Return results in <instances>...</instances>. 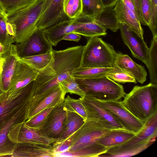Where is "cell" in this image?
I'll return each instance as SVG.
<instances>
[{"instance_id": "obj_1", "label": "cell", "mask_w": 157, "mask_h": 157, "mask_svg": "<svg viewBox=\"0 0 157 157\" xmlns=\"http://www.w3.org/2000/svg\"><path fill=\"white\" fill-rule=\"evenodd\" d=\"M84 47L80 45L60 50L52 49L55 75L53 76H38L35 80L34 96L42 94L72 76L74 69L81 66Z\"/></svg>"}, {"instance_id": "obj_2", "label": "cell", "mask_w": 157, "mask_h": 157, "mask_svg": "<svg viewBox=\"0 0 157 157\" xmlns=\"http://www.w3.org/2000/svg\"><path fill=\"white\" fill-rule=\"evenodd\" d=\"M124 98L122 102L124 106L142 122L157 113V85L150 83L142 86H136Z\"/></svg>"}, {"instance_id": "obj_3", "label": "cell", "mask_w": 157, "mask_h": 157, "mask_svg": "<svg viewBox=\"0 0 157 157\" xmlns=\"http://www.w3.org/2000/svg\"><path fill=\"white\" fill-rule=\"evenodd\" d=\"M117 54L113 46L101 38H89L84 46L80 66L87 68L113 67Z\"/></svg>"}, {"instance_id": "obj_4", "label": "cell", "mask_w": 157, "mask_h": 157, "mask_svg": "<svg viewBox=\"0 0 157 157\" xmlns=\"http://www.w3.org/2000/svg\"><path fill=\"white\" fill-rule=\"evenodd\" d=\"M45 0H37L6 17L7 22L16 32L17 43L25 40L37 29L36 23L41 13Z\"/></svg>"}, {"instance_id": "obj_5", "label": "cell", "mask_w": 157, "mask_h": 157, "mask_svg": "<svg viewBox=\"0 0 157 157\" xmlns=\"http://www.w3.org/2000/svg\"><path fill=\"white\" fill-rule=\"evenodd\" d=\"M75 78L85 95L102 101H119L126 93L122 85L106 75L89 78Z\"/></svg>"}, {"instance_id": "obj_6", "label": "cell", "mask_w": 157, "mask_h": 157, "mask_svg": "<svg viewBox=\"0 0 157 157\" xmlns=\"http://www.w3.org/2000/svg\"><path fill=\"white\" fill-rule=\"evenodd\" d=\"M116 129L105 121L86 119L73 133L71 145L68 151H76L96 143L100 138Z\"/></svg>"}, {"instance_id": "obj_7", "label": "cell", "mask_w": 157, "mask_h": 157, "mask_svg": "<svg viewBox=\"0 0 157 157\" xmlns=\"http://www.w3.org/2000/svg\"><path fill=\"white\" fill-rule=\"evenodd\" d=\"M35 81L27 85L19 93L0 94V126L23 107L29 104L34 96Z\"/></svg>"}, {"instance_id": "obj_8", "label": "cell", "mask_w": 157, "mask_h": 157, "mask_svg": "<svg viewBox=\"0 0 157 157\" xmlns=\"http://www.w3.org/2000/svg\"><path fill=\"white\" fill-rule=\"evenodd\" d=\"M96 100L98 103L109 112L124 129L137 133L144 126L145 122L134 117L125 108L122 101Z\"/></svg>"}, {"instance_id": "obj_9", "label": "cell", "mask_w": 157, "mask_h": 157, "mask_svg": "<svg viewBox=\"0 0 157 157\" xmlns=\"http://www.w3.org/2000/svg\"><path fill=\"white\" fill-rule=\"evenodd\" d=\"M66 94L59 83L42 94L33 96L29 105L26 121L46 109L61 104L64 101Z\"/></svg>"}, {"instance_id": "obj_10", "label": "cell", "mask_w": 157, "mask_h": 157, "mask_svg": "<svg viewBox=\"0 0 157 157\" xmlns=\"http://www.w3.org/2000/svg\"><path fill=\"white\" fill-rule=\"evenodd\" d=\"M8 137L12 142L46 145H51L58 140L49 138L41 133L38 129L27 126L24 122L13 125L9 132Z\"/></svg>"}, {"instance_id": "obj_11", "label": "cell", "mask_w": 157, "mask_h": 157, "mask_svg": "<svg viewBox=\"0 0 157 157\" xmlns=\"http://www.w3.org/2000/svg\"><path fill=\"white\" fill-rule=\"evenodd\" d=\"M16 45L21 58L45 54L53 48L43 30L37 28L27 39Z\"/></svg>"}, {"instance_id": "obj_12", "label": "cell", "mask_w": 157, "mask_h": 157, "mask_svg": "<svg viewBox=\"0 0 157 157\" xmlns=\"http://www.w3.org/2000/svg\"><path fill=\"white\" fill-rule=\"evenodd\" d=\"M67 109L63 103L54 107L38 129L47 137L58 140L60 137Z\"/></svg>"}, {"instance_id": "obj_13", "label": "cell", "mask_w": 157, "mask_h": 157, "mask_svg": "<svg viewBox=\"0 0 157 157\" xmlns=\"http://www.w3.org/2000/svg\"><path fill=\"white\" fill-rule=\"evenodd\" d=\"M29 104L21 108L0 126V156H9L17 146L18 143L12 141L8 134L13 125L26 121Z\"/></svg>"}, {"instance_id": "obj_14", "label": "cell", "mask_w": 157, "mask_h": 157, "mask_svg": "<svg viewBox=\"0 0 157 157\" xmlns=\"http://www.w3.org/2000/svg\"><path fill=\"white\" fill-rule=\"evenodd\" d=\"M64 0H45L36 23L37 29L44 30L59 22L69 20L63 9Z\"/></svg>"}, {"instance_id": "obj_15", "label": "cell", "mask_w": 157, "mask_h": 157, "mask_svg": "<svg viewBox=\"0 0 157 157\" xmlns=\"http://www.w3.org/2000/svg\"><path fill=\"white\" fill-rule=\"evenodd\" d=\"M119 29L124 42L129 49L132 56L142 61L147 67L149 48L143 38L129 30L125 24L120 23Z\"/></svg>"}, {"instance_id": "obj_16", "label": "cell", "mask_w": 157, "mask_h": 157, "mask_svg": "<svg viewBox=\"0 0 157 157\" xmlns=\"http://www.w3.org/2000/svg\"><path fill=\"white\" fill-rule=\"evenodd\" d=\"M39 74L20 58L17 62L6 92L10 95L19 93L25 86L35 80Z\"/></svg>"}, {"instance_id": "obj_17", "label": "cell", "mask_w": 157, "mask_h": 157, "mask_svg": "<svg viewBox=\"0 0 157 157\" xmlns=\"http://www.w3.org/2000/svg\"><path fill=\"white\" fill-rule=\"evenodd\" d=\"M80 98L86 111V119L102 120L108 122L117 129H124L122 125L98 103L95 98L87 95Z\"/></svg>"}, {"instance_id": "obj_18", "label": "cell", "mask_w": 157, "mask_h": 157, "mask_svg": "<svg viewBox=\"0 0 157 157\" xmlns=\"http://www.w3.org/2000/svg\"><path fill=\"white\" fill-rule=\"evenodd\" d=\"M52 49L45 54L20 58L33 70L38 72L39 74V76H53L55 75V73L53 69L54 58Z\"/></svg>"}, {"instance_id": "obj_19", "label": "cell", "mask_w": 157, "mask_h": 157, "mask_svg": "<svg viewBox=\"0 0 157 157\" xmlns=\"http://www.w3.org/2000/svg\"><path fill=\"white\" fill-rule=\"evenodd\" d=\"M119 23L127 25L128 29L143 38L144 30L139 18L126 6L122 0H118L114 8Z\"/></svg>"}, {"instance_id": "obj_20", "label": "cell", "mask_w": 157, "mask_h": 157, "mask_svg": "<svg viewBox=\"0 0 157 157\" xmlns=\"http://www.w3.org/2000/svg\"><path fill=\"white\" fill-rule=\"evenodd\" d=\"M80 25L77 17L62 21L43 30L50 43L56 46L67 34L73 32Z\"/></svg>"}, {"instance_id": "obj_21", "label": "cell", "mask_w": 157, "mask_h": 157, "mask_svg": "<svg viewBox=\"0 0 157 157\" xmlns=\"http://www.w3.org/2000/svg\"><path fill=\"white\" fill-rule=\"evenodd\" d=\"M10 157H54L53 148L51 145L18 143Z\"/></svg>"}, {"instance_id": "obj_22", "label": "cell", "mask_w": 157, "mask_h": 157, "mask_svg": "<svg viewBox=\"0 0 157 157\" xmlns=\"http://www.w3.org/2000/svg\"><path fill=\"white\" fill-rule=\"evenodd\" d=\"M4 59L2 77L5 90L6 91L13 74L18 60V56L16 45L13 44L6 46L5 51L2 55Z\"/></svg>"}, {"instance_id": "obj_23", "label": "cell", "mask_w": 157, "mask_h": 157, "mask_svg": "<svg viewBox=\"0 0 157 157\" xmlns=\"http://www.w3.org/2000/svg\"><path fill=\"white\" fill-rule=\"evenodd\" d=\"M115 64L138 82L143 84L146 81L147 72L144 67L135 63L128 55L117 52Z\"/></svg>"}, {"instance_id": "obj_24", "label": "cell", "mask_w": 157, "mask_h": 157, "mask_svg": "<svg viewBox=\"0 0 157 157\" xmlns=\"http://www.w3.org/2000/svg\"><path fill=\"white\" fill-rule=\"evenodd\" d=\"M157 136V113L145 122L141 129L133 137L120 145H132L150 141H155Z\"/></svg>"}, {"instance_id": "obj_25", "label": "cell", "mask_w": 157, "mask_h": 157, "mask_svg": "<svg viewBox=\"0 0 157 157\" xmlns=\"http://www.w3.org/2000/svg\"><path fill=\"white\" fill-rule=\"evenodd\" d=\"M155 141H150L132 145H121L110 148L98 157H127L136 155L144 150Z\"/></svg>"}, {"instance_id": "obj_26", "label": "cell", "mask_w": 157, "mask_h": 157, "mask_svg": "<svg viewBox=\"0 0 157 157\" xmlns=\"http://www.w3.org/2000/svg\"><path fill=\"white\" fill-rule=\"evenodd\" d=\"M78 17L80 25L73 32L89 38L106 35V30L96 23L93 18L82 14Z\"/></svg>"}, {"instance_id": "obj_27", "label": "cell", "mask_w": 157, "mask_h": 157, "mask_svg": "<svg viewBox=\"0 0 157 157\" xmlns=\"http://www.w3.org/2000/svg\"><path fill=\"white\" fill-rule=\"evenodd\" d=\"M84 120L79 115L67 110L60 137L53 143V146L59 144L75 132L84 123Z\"/></svg>"}, {"instance_id": "obj_28", "label": "cell", "mask_w": 157, "mask_h": 157, "mask_svg": "<svg viewBox=\"0 0 157 157\" xmlns=\"http://www.w3.org/2000/svg\"><path fill=\"white\" fill-rule=\"evenodd\" d=\"M136 133L123 129L113 130L100 138L97 142L107 150L120 145L130 139Z\"/></svg>"}, {"instance_id": "obj_29", "label": "cell", "mask_w": 157, "mask_h": 157, "mask_svg": "<svg viewBox=\"0 0 157 157\" xmlns=\"http://www.w3.org/2000/svg\"><path fill=\"white\" fill-rule=\"evenodd\" d=\"M94 21L106 30L116 32L119 24L113 7H104L102 11L93 18Z\"/></svg>"}, {"instance_id": "obj_30", "label": "cell", "mask_w": 157, "mask_h": 157, "mask_svg": "<svg viewBox=\"0 0 157 157\" xmlns=\"http://www.w3.org/2000/svg\"><path fill=\"white\" fill-rule=\"evenodd\" d=\"M107 150L105 147L97 143L79 150L68 151L57 154L56 157H98L105 153Z\"/></svg>"}, {"instance_id": "obj_31", "label": "cell", "mask_w": 157, "mask_h": 157, "mask_svg": "<svg viewBox=\"0 0 157 157\" xmlns=\"http://www.w3.org/2000/svg\"><path fill=\"white\" fill-rule=\"evenodd\" d=\"M37 0H0V11L6 17Z\"/></svg>"}, {"instance_id": "obj_32", "label": "cell", "mask_w": 157, "mask_h": 157, "mask_svg": "<svg viewBox=\"0 0 157 157\" xmlns=\"http://www.w3.org/2000/svg\"><path fill=\"white\" fill-rule=\"evenodd\" d=\"M150 83L157 85V37L153 38L149 48L148 64Z\"/></svg>"}, {"instance_id": "obj_33", "label": "cell", "mask_w": 157, "mask_h": 157, "mask_svg": "<svg viewBox=\"0 0 157 157\" xmlns=\"http://www.w3.org/2000/svg\"><path fill=\"white\" fill-rule=\"evenodd\" d=\"M113 67L94 68L83 67L80 66L74 69L72 76L75 78H97L106 75Z\"/></svg>"}, {"instance_id": "obj_34", "label": "cell", "mask_w": 157, "mask_h": 157, "mask_svg": "<svg viewBox=\"0 0 157 157\" xmlns=\"http://www.w3.org/2000/svg\"><path fill=\"white\" fill-rule=\"evenodd\" d=\"M0 41L7 46L16 42V33L7 23L6 17L0 11Z\"/></svg>"}, {"instance_id": "obj_35", "label": "cell", "mask_w": 157, "mask_h": 157, "mask_svg": "<svg viewBox=\"0 0 157 157\" xmlns=\"http://www.w3.org/2000/svg\"><path fill=\"white\" fill-rule=\"evenodd\" d=\"M82 0H64L63 11L69 19H75L81 15L82 11Z\"/></svg>"}, {"instance_id": "obj_36", "label": "cell", "mask_w": 157, "mask_h": 157, "mask_svg": "<svg viewBox=\"0 0 157 157\" xmlns=\"http://www.w3.org/2000/svg\"><path fill=\"white\" fill-rule=\"evenodd\" d=\"M82 14L93 18L101 13L104 7L101 0H82Z\"/></svg>"}, {"instance_id": "obj_37", "label": "cell", "mask_w": 157, "mask_h": 157, "mask_svg": "<svg viewBox=\"0 0 157 157\" xmlns=\"http://www.w3.org/2000/svg\"><path fill=\"white\" fill-rule=\"evenodd\" d=\"M63 103L67 110L77 113L83 118L85 121L86 120V113L80 98L75 99L67 95L64 98Z\"/></svg>"}, {"instance_id": "obj_38", "label": "cell", "mask_w": 157, "mask_h": 157, "mask_svg": "<svg viewBox=\"0 0 157 157\" xmlns=\"http://www.w3.org/2000/svg\"><path fill=\"white\" fill-rule=\"evenodd\" d=\"M106 75L109 78L118 83L127 82L137 83V81L133 77L121 69L116 64L113 69L108 72Z\"/></svg>"}, {"instance_id": "obj_39", "label": "cell", "mask_w": 157, "mask_h": 157, "mask_svg": "<svg viewBox=\"0 0 157 157\" xmlns=\"http://www.w3.org/2000/svg\"><path fill=\"white\" fill-rule=\"evenodd\" d=\"M65 93L74 94L80 96L81 98L85 95L84 91L81 89L75 81V78L72 75L59 82Z\"/></svg>"}, {"instance_id": "obj_40", "label": "cell", "mask_w": 157, "mask_h": 157, "mask_svg": "<svg viewBox=\"0 0 157 157\" xmlns=\"http://www.w3.org/2000/svg\"><path fill=\"white\" fill-rule=\"evenodd\" d=\"M53 108L47 109L43 110L32 118L25 121V123L29 127L39 129L48 115Z\"/></svg>"}, {"instance_id": "obj_41", "label": "cell", "mask_w": 157, "mask_h": 157, "mask_svg": "<svg viewBox=\"0 0 157 157\" xmlns=\"http://www.w3.org/2000/svg\"><path fill=\"white\" fill-rule=\"evenodd\" d=\"M157 0H151L150 21L149 25L153 38L157 37Z\"/></svg>"}, {"instance_id": "obj_42", "label": "cell", "mask_w": 157, "mask_h": 157, "mask_svg": "<svg viewBox=\"0 0 157 157\" xmlns=\"http://www.w3.org/2000/svg\"><path fill=\"white\" fill-rule=\"evenodd\" d=\"M141 11L144 25H149L151 7V0H140Z\"/></svg>"}, {"instance_id": "obj_43", "label": "cell", "mask_w": 157, "mask_h": 157, "mask_svg": "<svg viewBox=\"0 0 157 157\" xmlns=\"http://www.w3.org/2000/svg\"><path fill=\"white\" fill-rule=\"evenodd\" d=\"M73 134L59 144L54 146H52L55 155V157L57 154L68 150L72 140Z\"/></svg>"}, {"instance_id": "obj_44", "label": "cell", "mask_w": 157, "mask_h": 157, "mask_svg": "<svg viewBox=\"0 0 157 157\" xmlns=\"http://www.w3.org/2000/svg\"><path fill=\"white\" fill-rule=\"evenodd\" d=\"M81 35L71 32L67 34L63 38L62 40L73 41L78 42L80 40Z\"/></svg>"}, {"instance_id": "obj_45", "label": "cell", "mask_w": 157, "mask_h": 157, "mask_svg": "<svg viewBox=\"0 0 157 157\" xmlns=\"http://www.w3.org/2000/svg\"><path fill=\"white\" fill-rule=\"evenodd\" d=\"M122 0L128 8L132 11L135 14L138 16L137 11L133 0Z\"/></svg>"}, {"instance_id": "obj_46", "label": "cell", "mask_w": 157, "mask_h": 157, "mask_svg": "<svg viewBox=\"0 0 157 157\" xmlns=\"http://www.w3.org/2000/svg\"><path fill=\"white\" fill-rule=\"evenodd\" d=\"M135 5L141 24L144 25L140 6V0H133Z\"/></svg>"}, {"instance_id": "obj_47", "label": "cell", "mask_w": 157, "mask_h": 157, "mask_svg": "<svg viewBox=\"0 0 157 157\" xmlns=\"http://www.w3.org/2000/svg\"><path fill=\"white\" fill-rule=\"evenodd\" d=\"M104 7H113L118 0H101Z\"/></svg>"}, {"instance_id": "obj_48", "label": "cell", "mask_w": 157, "mask_h": 157, "mask_svg": "<svg viewBox=\"0 0 157 157\" xmlns=\"http://www.w3.org/2000/svg\"><path fill=\"white\" fill-rule=\"evenodd\" d=\"M6 46L4 45L0 41V55L2 56L5 52Z\"/></svg>"}, {"instance_id": "obj_49", "label": "cell", "mask_w": 157, "mask_h": 157, "mask_svg": "<svg viewBox=\"0 0 157 157\" xmlns=\"http://www.w3.org/2000/svg\"><path fill=\"white\" fill-rule=\"evenodd\" d=\"M3 60L0 62V73H2V64Z\"/></svg>"}, {"instance_id": "obj_50", "label": "cell", "mask_w": 157, "mask_h": 157, "mask_svg": "<svg viewBox=\"0 0 157 157\" xmlns=\"http://www.w3.org/2000/svg\"><path fill=\"white\" fill-rule=\"evenodd\" d=\"M4 59L2 57V56L0 55V62L2 61H3Z\"/></svg>"}]
</instances>
